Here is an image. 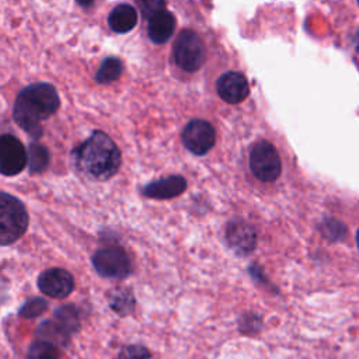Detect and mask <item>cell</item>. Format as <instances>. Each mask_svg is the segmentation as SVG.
Listing matches in <instances>:
<instances>
[{
  "label": "cell",
  "instance_id": "cell-6",
  "mask_svg": "<svg viewBox=\"0 0 359 359\" xmlns=\"http://www.w3.org/2000/svg\"><path fill=\"white\" fill-rule=\"evenodd\" d=\"M250 168L259 181H275L282 172L280 157L275 146L266 140L257 142L250 153Z\"/></svg>",
  "mask_w": 359,
  "mask_h": 359
},
{
  "label": "cell",
  "instance_id": "cell-1",
  "mask_svg": "<svg viewBox=\"0 0 359 359\" xmlns=\"http://www.w3.org/2000/svg\"><path fill=\"white\" fill-rule=\"evenodd\" d=\"M59 95L56 88L49 83H35L20 91L13 109L17 125L29 136L42 135L43 119H48L59 109Z\"/></svg>",
  "mask_w": 359,
  "mask_h": 359
},
{
  "label": "cell",
  "instance_id": "cell-4",
  "mask_svg": "<svg viewBox=\"0 0 359 359\" xmlns=\"http://www.w3.org/2000/svg\"><path fill=\"white\" fill-rule=\"evenodd\" d=\"M95 272L102 278L123 279L132 272V262L128 252L116 245L97 250L91 257Z\"/></svg>",
  "mask_w": 359,
  "mask_h": 359
},
{
  "label": "cell",
  "instance_id": "cell-2",
  "mask_svg": "<svg viewBox=\"0 0 359 359\" xmlns=\"http://www.w3.org/2000/svg\"><path fill=\"white\" fill-rule=\"evenodd\" d=\"M77 168L91 180L107 181L114 177L122 163L115 142L104 132L95 130L74 149Z\"/></svg>",
  "mask_w": 359,
  "mask_h": 359
},
{
  "label": "cell",
  "instance_id": "cell-11",
  "mask_svg": "<svg viewBox=\"0 0 359 359\" xmlns=\"http://www.w3.org/2000/svg\"><path fill=\"white\" fill-rule=\"evenodd\" d=\"M216 91L227 104H240L250 93L248 80L238 72H226L217 79Z\"/></svg>",
  "mask_w": 359,
  "mask_h": 359
},
{
  "label": "cell",
  "instance_id": "cell-7",
  "mask_svg": "<svg viewBox=\"0 0 359 359\" xmlns=\"http://www.w3.org/2000/svg\"><path fill=\"white\" fill-rule=\"evenodd\" d=\"M182 144L194 154H206L216 143L215 128L202 119L189 121L181 133Z\"/></svg>",
  "mask_w": 359,
  "mask_h": 359
},
{
  "label": "cell",
  "instance_id": "cell-13",
  "mask_svg": "<svg viewBox=\"0 0 359 359\" xmlns=\"http://www.w3.org/2000/svg\"><path fill=\"white\" fill-rule=\"evenodd\" d=\"M147 21V34L154 43L167 42L175 31V17L167 10L153 15Z\"/></svg>",
  "mask_w": 359,
  "mask_h": 359
},
{
  "label": "cell",
  "instance_id": "cell-23",
  "mask_svg": "<svg viewBox=\"0 0 359 359\" xmlns=\"http://www.w3.org/2000/svg\"><path fill=\"white\" fill-rule=\"evenodd\" d=\"M118 359H150V352L140 344L126 345L121 349Z\"/></svg>",
  "mask_w": 359,
  "mask_h": 359
},
{
  "label": "cell",
  "instance_id": "cell-8",
  "mask_svg": "<svg viewBox=\"0 0 359 359\" xmlns=\"http://www.w3.org/2000/svg\"><path fill=\"white\" fill-rule=\"evenodd\" d=\"M28 164V153L22 143L13 135H3L0 139V171L6 177L20 174Z\"/></svg>",
  "mask_w": 359,
  "mask_h": 359
},
{
  "label": "cell",
  "instance_id": "cell-19",
  "mask_svg": "<svg viewBox=\"0 0 359 359\" xmlns=\"http://www.w3.org/2000/svg\"><path fill=\"white\" fill-rule=\"evenodd\" d=\"M49 164V151L39 143H31L28 149V167L32 174L42 172Z\"/></svg>",
  "mask_w": 359,
  "mask_h": 359
},
{
  "label": "cell",
  "instance_id": "cell-18",
  "mask_svg": "<svg viewBox=\"0 0 359 359\" xmlns=\"http://www.w3.org/2000/svg\"><path fill=\"white\" fill-rule=\"evenodd\" d=\"M122 62L116 57H105L101 62L100 69L97 70L95 80L102 84H108L115 81L122 74Z\"/></svg>",
  "mask_w": 359,
  "mask_h": 359
},
{
  "label": "cell",
  "instance_id": "cell-3",
  "mask_svg": "<svg viewBox=\"0 0 359 359\" xmlns=\"http://www.w3.org/2000/svg\"><path fill=\"white\" fill-rule=\"evenodd\" d=\"M28 227V213L24 203L14 195L0 194V243H15Z\"/></svg>",
  "mask_w": 359,
  "mask_h": 359
},
{
  "label": "cell",
  "instance_id": "cell-24",
  "mask_svg": "<svg viewBox=\"0 0 359 359\" xmlns=\"http://www.w3.org/2000/svg\"><path fill=\"white\" fill-rule=\"evenodd\" d=\"M139 7L144 20H150L153 15L165 10L164 0H140Z\"/></svg>",
  "mask_w": 359,
  "mask_h": 359
},
{
  "label": "cell",
  "instance_id": "cell-25",
  "mask_svg": "<svg viewBox=\"0 0 359 359\" xmlns=\"http://www.w3.org/2000/svg\"><path fill=\"white\" fill-rule=\"evenodd\" d=\"M261 317L252 313H247L240 318V331L244 334H255L261 330Z\"/></svg>",
  "mask_w": 359,
  "mask_h": 359
},
{
  "label": "cell",
  "instance_id": "cell-12",
  "mask_svg": "<svg viewBox=\"0 0 359 359\" xmlns=\"http://www.w3.org/2000/svg\"><path fill=\"white\" fill-rule=\"evenodd\" d=\"M187 189V180L182 175H168L146 184L142 195L150 199H172Z\"/></svg>",
  "mask_w": 359,
  "mask_h": 359
},
{
  "label": "cell",
  "instance_id": "cell-14",
  "mask_svg": "<svg viewBox=\"0 0 359 359\" xmlns=\"http://www.w3.org/2000/svg\"><path fill=\"white\" fill-rule=\"evenodd\" d=\"M137 22V13L130 4H119L108 15V24L112 31L125 34L130 31Z\"/></svg>",
  "mask_w": 359,
  "mask_h": 359
},
{
  "label": "cell",
  "instance_id": "cell-22",
  "mask_svg": "<svg viewBox=\"0 0 359 359\" xmlns=\"http://www.w3.org/2000/svg\"><path fill=\"white\" fill-rule=\"evenodd\" d=\"M321 231L330 240H339L345 236V226L335 219H327L321 224Z\"/></svg>",
  "mask_w": 359,
  "mask_h": 359
},
{
  "label": "cell",
  "instance_id": "cell-28",
  "mask_svg": "<svg viewBox=\"0 0 359 359\" xmlns=\"http://www.w3.org/2000/svg\"><path fill=\"white\" fill-rule=\"evenodd\" d=\"M358 3H359V0H358Z\"/></svg>",
  "mask_w": 359,
  "mask_h": 359
},
{
  "label": "cell",
  "instance_id": "cell-20",
  "mask_svg": "<svg viewBox=\"0 0 359 359\" xmlns=\"http://www.w3.org/2000/svg\"><path fill=\"white\" fill-rule=\"evenodd\" d=\"M28 359H60V356L55 344L38 339L29 345Z\"/></svg>",
  "mask_w": 359,
  "mask_h": 359
},
{
  "label": "cell",
  "instance_id": "cell-5",
  "mask_svg": "<svg viewBox=\"0 0 359 359\" xmlns=\"http://www.w3.org/2000/svg\"><path fill=\"white\" fill-rule=\"evenodd\" d=\"M205 45L201 36L189 29H184L174 43V62L184 72H196L205 62Z\"/></svg>",
  "mask_w": 359,
  "mask_h": 359
},
{
  "label": "cell",
  "instance_id": "cell-17",
  "mask_svg": "<svg viewBox=\"0 0 359 359\" xmlns=\"http://www.w3.org/2000/svg\"><path fill=\"white\" fill-rule=\"evenodd\" d=\"M56 321L69 332L73 334L80 328V314L74 304L59 306L53 313Z\"/></svg>",
  "mask_w": 359,
  "mask_h": 359
},
{
  "label": "cell",
  "instance_id": "cell-16",
  "mask_svg": "<svg viewBox=\"0 0 359 359\" xmlns=\"http://www.w3.org/2000/svg\"><path fill=\"white\" fill-rule=\"evenodd\" d=\"M111 309L119 316H128L133 311L135 297L132 292L126 287H116L109 293L108 297Z\"/></svg>",
  "mask_w": 359,
  "mask_h": 359
},
{
  "label": "cell",
  "instance_id": "cell-15",
  "mask_svg": "<svg viewBox=\"0 0 359 359\" xmlns=\"http://www.w3.org/2000/svg\"><path fill=\"white\" fill-rule=\"evenodd\" d=\"M69 332L55 320H46L36 328V337L39 339L55 344L56 346H65L69 341Z\"/></svg>",
  "mask_w": 359,
  "mask_h": 359
},
{
  "label": "cell",
  "instance_id": "cell-21",
  "mask_svg": "<svg viewBox=\"0 0 359 359\" xmlns=\"http://www.w3.org/2000/svg\"><path fill=\"white\" fill-rule=\"evenodd\" d=\"M48 307V302L43 297H31L28 299L18 310V314L24 318H35L41 316Z\"/></svg>",
  "mask_w": 359,
  "mask_h": 359
},
{
  "label": "cell",
  "instance_id": "cell-26",
  "mask_svg": "<svg viewBox=\"0 0 359 359\" xmlns=\"http://www.w3.org/2000/svg\"><path fill=\"white\" fill-rule=\"evenodd\" d=\"M93 1H94V0H77V3H79L80 6H83V7H88V6H91V4H93Z\"/></svg>",
  "mask_w": 359,
  "mask_h": 359
},
{
  "label": "cell",
  "instance_id": "cell-27",
  "mask_svg": "<svg viewBox=\"0 0 359 359\" xmlns=\"http://www.w3.org/2000/svg\"><path fill=\"white\" fill-rule=\"evenodd\" d=\"M356 243H358V247H359V230H358V233H356Z\"/></svg>",
  "mask_w": 359,
  "mask_h": 359
},
{
  "label": "cell",
  "instance_id": "cell-9",
  "mask_svg": "<svg viewBox=\"0 0 359 359\" xmlns=\"http://www.w3.org/2000/svg\"><path fill=\"white\" fill-rule=\"evenodd\" d=\"M224 237L229 247L238 255H248L257 247V231L243 219H231L226 224Z\"/></svg>",
  "mask_w": 359,
  "mask_h": 359
},
{
  "label": "cell",
  "instance_id": "cell-10",
  "mask_svg": "<svg viewBox=\"0 0 359 359\" xmlns=\"http://www.w3.org/2000/svg\"><path fill=\"white\" fill-rule=\"evenodd\" d=\"M39 290L49 297L63 299L67 297L74 289V279L72 273L62 268H49L38 276Z\"/></svg>",
  "mask_w": 359,
  "mask_h": 359
}]
</instances>
